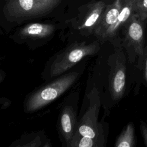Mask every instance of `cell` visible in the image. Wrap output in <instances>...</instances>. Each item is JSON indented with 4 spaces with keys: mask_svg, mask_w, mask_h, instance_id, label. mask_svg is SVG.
Wrapping results in <instances>:
<instances>
[{
    "mask_svg": "<svg viewBox=\"0 0 147 147\" xmlns=\"http://www.w3.org/2000/svg\"><path fill=\"white\" fill-rule=\"evenodd\" d=\"M98 40L76 41L67 46L51 57L45 68L47 78H57L77 64L85 57L96 54L100 49Z\"/></svg>",
    "mask_w": 147,
    "mask_h": 147,
    "instance_id": "6da1fadb",
    "label": "cell"
},
{
    "mask_svg": "<svg viewBox=\"0 0 147 147\" xmlns=\"http://www.w3.org/2000/svg\"><path fill=\"white\" fill-rule=\"evenodd\" d=\"M80 74L78 71L65 73L36 90L26 100L25 110L28 113L34 112L47 106L70 88L76 82Z\"/></svg>",
    "mask_w": 147,
    "mask_h": 147,
    "instance_id": "7a4b0ae2",
    "label": "cell"
},
{
    "mask_svg": "<svg viewBox=\"0 0 147 147\" xmlns=\"http://www.w3.org/2000/svg\"><path fill=\"white\" fill-rule=\"evenodd\" d=\"M145 21L134 13L122 28L121 46L124 49L130 64L141 71L144 57Z\"/></svg>",
    "mask_w": 147,
    "mask_h": 147,
    "instance_id": "3957f363",
    "label": "cell"
},
{
    "mask_svg": "<svg viewBox=\"0 0 147 147\" xmlns=\"http://www.w3.org/2000/svg\"><path fill=\"white\" fill-rule=\"evenodd\" d=\"M61 0H6L3 12L9 22L20 24L51 13Z\"/></svg>",
    "mask_w": 147,
    "mask_h": 147,
    "instance_id": "277c9868",
    "label": "cell"
},
{
    "mask_svg": "<svg viewBox=\"0 0 147 147\" xmlns=\"http://www.w3.org/2000/svg\"><path fill=\"white\" fill-rule=\"evenodd\" d=\"M88 99L89 106L80 120L78 122L75 133L94 138L105 146L106 138L104 130L102 124L98 121L100 107V94L95 86L88 94Z\"/></svg>",
    "mask_w": 147,
    "mask_h": 147,
    "instance_id": "5b68a950",
    "label": "cell"
},
{
    "mask_svg": "<svg viewBox=\"0 0 147 147\" xmlns=\"http://www.w3.org/2000/svg\"><path fill=\"white\" fill-rule=\"evenodd\" d=\"M114 52L109 56L108 64L110 67L109 90L112 100L119 101L126 91L127 56L122 46L114 47Z\"/></svg>",
    "mask_w": 147,
    "mask_h": 147,
    "instance_id": "8992f818",
    "label": "cell"
},
{
    "mask_svg": "<svg viewBox=\"0 0 147 147\" xmlns=\"http://www.w3.org/2000/svg\"><path fill=\"white\" fill-rule=\"evenodd\" d=\"M56 30V26L52 24L30 23L17 30L10 38L15 42L25 44L32 49L49 41Z\"/></svg>",
    "mask_w": 147,
    "mask_h": 147,
    "instance_id": "52a82bcc",
    "label": "cell"
},
{
    "mask_svg": "<svg viewBox=\"0 0 147 147\" xmlns=\"http://www.w3.org/2000/svg\"><path fill=\"white\" fill-rule=\"evenodd\" d=\"M140 0H123L122 8L115 24L110 28L105 36L102 43L109 41L114 47L121 46L119 32L124 25L136 13L137 6Z\"/></svg>",
    "mask_w": 147,
    "mask_h": 147,
    "instance_id": "ba28073f",
    "label": "cell"
},
{
    "mask_svg": "<svg viewBox=\"0 0 147 147\" xmlns=\"http://www.w3.org/2000/svg\"><path fill=\"white\" fill-rule=\"evenodd\" d=\"M106 7V5L99 1L91 5L85 14L73 24V28L84 37L93 36L95 26Z\"/></svg>",
    "mask_w": 147,
    "mask_h": 147,
    "instance_id": "9c48e42d",
    "label": "cell"
},
{
    "mask_svg": "<svg viewBox=\"0 0 147 147\" xmlns=\"http://www.w3.org/2000/svg\"><path fill=\"white\" fill-rule=\"evenodd\" d=\"M58 125L60 134L64 143L63 146L68 147L78 125L76 112L72 105L66 104L63 106L59 115Z\"/></svg>",
    "mask_w": 147,
    "mask_h": 147,
    "instance_id": "30bf717a",
    "label": "cell"
},
{
    "mask_svg": "<svg viewBox=\"0 0 147 147\" xmlns=\"http://www.w3.org/2000/svg\"><path fill=\"white\" fill-rule=\"evenodd\" d=\"M123 0H115L106 6L102 16L95 28L93 36L102 44L103 40L110 28L115 24L122 8Z\"/></svg>",
    "mask_w": 147,
    "mask_h": 147,
    "instance_id": "8fae6325",
    "label": "cell"
},
{
    "mask_svg": "<svg viewBox=\"0 0 147 147\" xmlns=\"http://www.w3.org/2000/svg\"><path fill=\"white\" fill-rule=\"evenodd\" d=\"M51 146L49 140L41 131L24 134L10 145L13 147H50Z\"/></svg>",
    "mask_w": 147,
    "mask_h": 147,
    "instance_id": "7c38bea8",
    "label": "cell"
},
{
    "mask_svg": "<svg viewBox=\"0 0 147 147\" xmlns=\"http://www.w3.org/2000/svg\"><path fill=\"white\" fill-rule=\"evenodd\" d=\"M136 137L135 127L133 122H129L123 129L117 137L114 146L115 147H135Z\"/></svg>",
    "mask_w": 147,
    "mask_h": 147,
    "instance_id": "4fadbf2b",
    "label": "cell"
},
{
    "mask_svg": "<svg viewBox=\"0 0 147 147\" xmlns=\"http://www.w3.org/2000/svg\"><path fill=\"white\" fill-rule=\"evenodd\" d=\"M68 147H103V146L99 142L94 138L75 133Z\"/></svg>",
    "mask_w": 147,
    "mask_h": 147,
    "instance_id": "5bb4252c",
    "label": "cell"
},
{
    "mask_svg": "<svg viewBox=\"0 0 147 147\" xmlns=\"http://www.w3.org/2000/svg\"><path fill=\"white\" fill-rule=\"evenodd\" d=\"M136 13L142 21L147 19V0H140L137 6Z\"/></svg>",
    "mask_w": 147,
    "mask_h": 147,
    "instance_id": "9a60e30c",
    "label": "cell"
},
{
    "mask_svg": "<svg viewBox=\"0 0 147 147\" xmlns=\"http://www.w3.org/2000/svg\"><path fill=\"white\" fill-rule=\"evenodd\" d=\"M141 72H142L141 82L144 86L147 87V44L145 46L143 66Z\"/></svg>",
    "mask_w": 147,
    "mask_h": 147,
    "instance_id": "2e32d148",
    "label": "cell"
},
{
    "mask_svg": "<svg viewBox=\"0 0 147 147\" xmlns=\"http://www.w3.org/2000/svg\"><path fill=\"white\" fill-rule=\"evenodd\" d=\"M140 129L144 145L147 146V123L145 121L141 120L140 124Z\"/></svg>",
    "mask_w": 147,
    "mask_h": 147,
    "instance_id": "e0dca14e",
    "label": "cell"
}]
</instances>
